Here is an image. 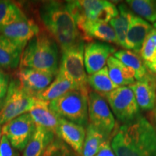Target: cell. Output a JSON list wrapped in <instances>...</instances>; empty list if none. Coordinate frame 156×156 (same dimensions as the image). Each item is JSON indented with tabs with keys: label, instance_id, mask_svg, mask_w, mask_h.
Instances as JSON below:
<instances>
[{
	"label": "cell",
	"instance_id": "obj_36",
	"mask_svg": "<svg viewBox=\"0 0 156 156\" xmlns=\"http://www.w3.org/2000/svg\"><path fill=\"white\" fill-rule=\"evenodd\" d=\"M2 126H0V142H1L2 139Z\"/></svg>",
	"mask_w": 156,
	"mask_h": 156
},
{
	"label": "cell",
	"instance_id": "obj_33",
	"mask_svg": "<svg viewBox=\"0 0 156 156\" xmlns=\"http://www.w3.org/2000/svg\"><path fill=\"white\" fill-rule=\"evenodd\" d=\"M95 156H116L112 147L110 146L108 140H107L103 144Z\"/></svg>",
	"mask_w": 156,
	"mask_h": 156
},
{
	"label": "cell",
	"instance_id": "obj_15",
	"mask_svg": "<svg viewBox=\"0 0 156 156\" xmlns=\"http://www.w3.org/2000/svg\"><path fill=\"white\" fill-rule=\"evenodd\" d=\"M86 129L83 126L60 119L56 136L61 139L77 156H80Z\"/></svg>",
	"mask_w": 156,
	"mask_h": 156
},
{
	"label": "cell",
	"instance_id": "obj_10",
	"mask_svg": "<svg viewBox=\"0 0 156 156\" xmlns=\"http://www.w3.org/2000/svg\"><path fill=\"white\" fill-rule=\"evenodd\" d=\"M35 124L28 113L7 122L2 127V134L7 136L10 144L19 151L24 149L36 130Z\"/></svg>",
	"mask_w": 156,
	"mask_h": 156
},
{
	"label": "cell",
	"instance_id": "obj_29",
	"mask_svg": "<svg viewBox=\"0 0 156 156\" xmlns=\"http://www.w3.org/2000/svg\"><path fill=\"white\" fill-rule=\"evenodd\" d=\"M42 156H77L61 139L55 137Z\"/></svg>",
	"mask_w": 156,
	"mask_h": 156
},
{
	"label": "cell",
	"instance_id": "obj_8",
	"mask_svg": "<svg viewBox=\"0 0 156 156\" xmlns=\"http://www.w3.org/2000/svg\"><path fill=\"white\" fill-rule=\"evenodd\" d=\"M105 98L117 119L123 124L132 122L140 115L133 91L129 87H117Z\"/></svg>",
	"mask_w": 156,
	"mask_h": 156
},
{
	"label": "cell",
	"instance_id": "obj_4",
	"mask_svg": "<svg viewBox=\"0 0 156 156\" xmlns=\"http://www.w3.org/2000/svg\"><path fill=\"white\" fill-rule=\"evenodd\" d=\"M88 93L80 90H72L51 101L49 107L57 116L84 127L88 125Z\"/></svg>",
	"mask_w": 156,
	"mask_h": 156
},
{
	"label": "cell",
	"instance_id": "obj_20",
	"mask_svg": "<svg viewBox=\"0 0 156 156\" xmlns=\"http://www.w3.org/2000/svg\"><path fill=\"white\" fill-rule=\"evenodd\" d=\"M24 48L0 35V67L5 69H16L20 64Z\"/></svg>",
	"mask_w": 156,
	"mask_h": 156
},
{
	"label": "cell",
	"instance_id": "obj_13",
	"mask_svg": "<svg viewBox=\"0 0 156 156\" xmlns=\"http://www.w3.org/2000/svg\"><path fill=\"white\" fill-rule=\"evenodd\" d=\"M17 75L22 86L35 97L49 86L55 77L51 74L30 67H20Z\"/></svg>",
	"mask_w": 156,
	"mask_h": 156
},
{
	"label": "cell",
	"instance_id": "obj_30",
	"mask_svg": "<svg viewBox=\"0 0 156 156\" xmlns=\"http://www.w3.org/2000/svg\"><path fill=\"white\" fill-rule=\"evenodd\" d=\"M140 53L141 58L145 63L156 62V45L154 44L149 36H147L144 41Z\"/></svg>",
	"mask_w": 156,
	"mask_h": 156
},
{
	"label": "cell",
	"instance_id": "obj_2",
	"mask_svg": "<svg viewBox=\"0 0 156 156\" xmlns=\"http://www.w3.org/2000/svg\"><path fill=\"white\" fill-rule=\"evenodd\" d=\"M40 17L62 51L83 40L84 37L65 4L56 1L44 3L40 9Z\"/></svg>",
	"mask_w": 156,
	"mask_h": 156
},
{
	"label": "cell",
	"instance_id": "obj_39",
	"mask_svg": "<svg viewBox=\"0 0 156 156\" xmlns=\"http://www.w3.org/2000/svg\"><path fill=\"white\" fill-rule=\"evenodd\" d=\"M155 120H156V116H155Z\"/></svg>",
	"mask_w": 156,
	"mask_h": 156
},
{
	"label": "cell",
	"instance_id": "obj_27",
	"mask_svg": "<svg viewBox=\"0 0 156 156\" xmlns=\"http://www.w3.org/2000/svg\"><path fill=\"white\" fill-rule=\"evenodd\" d=\"M26 19L22 9L16 4L0 0V29Z\"/></svg>",
	"mask_w": 156,
	"mask_h": 156
},
{
	"label": "cell",
	"instance_id": "obj_16",
	"mask_svg": "<svg viewBox=\"0 0 156 156\" xmlns=\"http://www.w3.org/2000/svg\"><path fill=\"white\" fill-rule=\"evenodd\" d=\"M153 26L142 17L133 15L131 17L126 38V49L139 53Z\"/></svg>",
	"mask_w": 156,
	"mask_h": 156
},
{
	"label": "cell",
	"instance_id": "obj_18",
	"mask_svg": "<svg viewBox=\"0 0 156 156\" xmlns=\"http://www.w3.org/2000/svg\"><path fill=\"white\" fill-rule=\"evenodd\" d=\"M77 25L83 37L89 39L95 38L108 44L114 43L118 44L114 29L106 23L85 20Z\"/></svg>",
	"mask_w": 156,
	"mask_h": 156
},
{
	"label": "cell",
	"instance_id": "obj_9",
	"mask_svg": "<svg viewBox=\"0 0 156 156\" xmlns=\"http://www.w3.org/2000/svg\"><path fill=\"white\" fill-rule=\"evenodd\" d=\"M90 124L108 140L115 127V119L104 98L92 91L87 95Z\"/></svg>",
	"mask_w": 156,
	"mask_h": 156
},
{
	"label": "cell",
	"instance_id": "obj_34",
	"mask_svg": "<svg viewBox=\"0 0 156 156\" xmlns=\"http://www.w3.org/2000/svg\"><path fill=\"white\" fill-rule=\"evenodd\" d=\"M147 69L151 71L152 74L156 76V62L154 63H145Z\"/></svg>",
	"mask_w": 156,
	"mask_h": 156
},
{
	"label": "cell",
	"instance_id": "obj_37",
	"mask_svg": "<svg viewBox=\"0 0 156 156\" xmlns=\"http://www.w3.org/2000/svg\"><path fill=\"white\" fill-rule=\"evenodd\" d=\"M153 26H154V28H155V29L156 30V21L155 23H154V25H153Z\"/></svg>",
	"mask_w": 156,
	"mask_h": 156
},
{
	"label": "cell",
	"instance_id": "obj_21",
	"mask_svg": "<svg viewBox=\"0 0 156 156\" xmlns=\"http://www.w3.org/2000/svg\"><path fill=\"white\" fill-rule=\"evenodd\" d=\"M55 137L54 132L36 126L34 134L23 151V156H42Z\"/></svg>",
	"mask_w": 156,
	"mask_h": 156
},
{
	"label": "cell",
	"instance_id": "obj_3",
	"mask_svg": "<svg viewBox=\"0 0 156 156\" xmlns=\"http://www.w3.org/2000/svg\"><path fill=\"white\" fill-rule=\"evenodd\" d=\"M21 67H30L56 76L58 72L57 43L44 32L33 38L23 50Z\"/></svg>",
	"mask_w": 156,
	"mask_h": 156
},
{
	"label": "cell",
	"instance_id": "obj_1",
	"mask_svg": "<svg viewBox=\"0 0 156 156\" xmlns=\"http://www.w3.org/2000/svg\"><path fill=\"white\" fill-rule=\"evenodd\" d=\"M112 148L116 156H156V130L140 115L123 124L115 134Z\"/></svg>",
	"mask_w": 156,
	"mask_h": 156
},
{
	"label": "cell",
	"instance_id": "obj_24",
	"mask_svg": "<svg viewBox=\"0 0 156 156\" xmlns=\"http://www.w3.org/2000/svg\"><path fill=\"white\" fill-rule=\"evenodd\" d=\"M114 57L134 72V79L140 80L148 73L145 62L138 54L130 50H120L114 53Z\"/></svg>",
	"mask_w": 156,
	"mask_h": 156
},
{
	"label": "cell",
	"instance_id": "obj_22",
	"mask_svg": "<svg viewBox=\"0 0 156 156\" xmlns=\"http://www.w3.org/2000/svg\"><path fill=\"white\" fill-rule=\"evenodd\" d=\"M108 75L113 83L119 87L131 85L134 80V72L120 60L111 56L107 60Z\"/></svg>",
	"mask_w": 156,
	"mask_h": 156
},
{
	"label": "cell",
	"instance_id": "obj_11",
	"mask_svg": "<svg viewBox=\"0 0 156 156\" xmlns=\"http://www.w3.org/2000/svg\"><path fill=\"white\" fill-rule=\"evenodd\" d=\"M116 48L108 43L90 41L85 45L84 62L86 73L93 75L103 69Z\"/></svg>",
	"mask_w": 156,
	"mask_h": 156
},
{
	"label": "cell",
	"instance_id": "obj_5",
	"mask_svg": "<svg viewBox=\"0 0 156 156\" xmlns=\"http://www.w3.org/2000/svg\"><path fill=\"white\" fill-rule=\"evenodd\" d=\"M65 5L77 25L85 20L108 24L119 15L116 6L106 0L67 1Z\"/></svg>",
	"mask_w": 156,
	"mask_h": 156
},
{
	"label": "cell",
	"instance_id": "obj_38",
	"mask_svg": "<svg viewBox=\"0 0 156 156\" xmlns=\"http://www.w3.org/2000/svg\"><path fill=\"white\" fill-rule=\"evenodd\" d=\"M155 116H156V102H155Z\"/></svg>",
	"mask_w": 156,
	"mask_h": 156
},
{
	"label": "cell",
	"instance_id": "obj_7",
	"mask_svg": "<svg viewBox=\"0 0 156 156\" xmlns=\"http://www.w3.org/2000/svg\"><path fill=\"white\" fill-rule=\"evenodd\" d=\"M84 48L85 44L82 40L62 50L58 71L67 75L75 84L78 90L87 93V76L84 62Z\"/></svg>",
	"mask_w": 156,
	"mask_h": 156
},
{
	"label": "cell",
	"instance_id": "obj_26",
	"mask_svg": "<svg viewBox=\"0 0 156 156\" xmlns=\"http://www.w3.org/2000/svg\"><path fill=\"white\" fill-rule=\"evenodd\" d=\"M107 140H108L100 131L92 124H88L80 156H95L103 144Z\"/></svg>",
	"mask_w": 156,
	"mask_h": 156
},
{
	"label": "cell",
	"instance_id": "obj_19",
	"mask_svg": "<svg viewBox=\"0 0 156 156\" xmlns=\"http://www.w3.org/2000/svg\"><path fill=\"white\" fill-rule=\"evenodd\" d=\"M75 89L78 90L73 81L64 73L58 71L49 86L37 95L36 98L50 103L51 101L62 96L69 90Z\"/></svg>",
	"mask_w": 156,
	"mask_h": 156
},
{
	"label": "cell",
	"instance_id": "obj_12",
	"mask_svg": "<svg viewBox=\"0 0 156 156\" xmlns=\"http://www.w3.org/2000/svg\"><path fill=\"white\" fill-rule=\"evenodd\" d=\"M133 91L140 108L144 111L153 110L156 102V76L149 73L140 80L129 86Z\"/></svg>",
	"mask_w": 156,
	"mask_h": 156
},
{
	"label": "cell",
	"instance_id": "obj_25",
	"mask_svg": "<svg viewBox=\"0 0 156 156\" xmlns=\"http://www.w3.org/2000/svg\"><path fill=\"white\" fill-rule=\"evenodd\" d=\"M87 85L94 90V92L105 97L119 86L113 83L108 75V67L105 66L103 69L93 75L87 76Z\"/></svg>",
	"mask_w": 156,
	"mask_h": 156
},
{
	"label": "cell",
	"instance_id": "obj_28",
	"mask_svg": "<svg viewBox=\"0 0 156 156\" xmlns=\"http://www.w3.org/2000/svg\"><path fill=\"white\" fill-rule=\"evenodd\" d=\"M126 2L142 19L153 23L156 21L155 0H128Z\"/></svg>",
	"mask_w": 156,
	"mask_h": 156
},
{
	"label": "cell",
	"instance_id": "obj_32",
	"mask_svg": "<svg viewBox=\"0 0 156 156\" xmlns=\"http://www.w3.org/2000/svg\"><path fill=\"white\" fill-rule=\"evenodd\" d=\"M9 85V77L2 69H0V99L5 98Z\"/></svg>",
	"mask_w": 156,
	"mask_h": 156
},
{
	"label": "cell",
	"instance_id": "obj_35",
	"mask_svg": "<svg viewBox=\"0 0 156 156\" xmlns=\"http://www.w3.org/2000/svg\"><path fill=\"white\" fill-rule=\"evenodd\" d=\"M4 102H5V99H4V100H2V99H0V112H1L2 109L4 106Z\"/></svg>",
	"mask_w": 156,
	"mask_h": 156
},
{
	"label": "cell",
	"instance_id": "obj_17",
	"mask_svg": "<svg viewBox=\"0 0 156 156\" xmlns=\"http://www.w3.org/2000/svg\"><path fill=\"white\" fill-rule=\"evenodd\" d=\"M28 114L36 126H42L49 131L56 132L60 119L49 107V103L37 98Z\"/></svg>",
	"mask_w": 156,
	"mask_h": 156
},
{
	"label": "cell",
	"instance_id": "obj_14",
	"mask_svg": "<svg viewBox=\"0 0 156 156\" xmlns=\"http://www.w3.org/2000/svg\"><path fill=\"white\" fill-rule=\"evenodd\" d=\"M40 32L38 25L32 20L27 18L0 29V35L25 48L28 43Z\"/></svg>",
	"mask_w": 156,
	"mask_h": 156
},
{
	"label": "cell",
	"instance_id": "obj_23",
	"mask_svg": "<svg viewBox=\"0 0 156 156\" xmlns=\"http://www.w3.org/2000/svg\"><path fill=\"white\" fill-rule=\"evenodd\" d=\"M118 10L119 15L112 19L109 23L116 34L118 44L126 48V35L129 26L130 20L134 13L124 4L119 5Z\"/></svg>",
	"mask_w": 156,
	"mask_h": 156
},
{
	"label": "cell",
	"instance_id": "obj_6",
	"mask_svg": "<svg viewBox=\"0 0 156 156\" xmlns=\"http://www.w3.org/2000/svg\"><path fill=\"white\" fill-rule=\"evenodd\" d=\"M36 100V98L22 86L18 79L12 80L9 83L4 106L0 112V126L28 113Z\"/></svg>",
	"mask_w": 156,
	"mask_h": 156
},
{
	"label": "cell",
	"instance_id": "obj_31",
	"mask_svg": "<svg viewBox=\"0 0 156 156\" xmlns=\"http://www.w3.org/2000/svg\"><path fill=\"white\" fill-rule=\"evenodd\" d=\"M14 147L12 146L7 136L2 134L0 142V156H19Z\"/></svg>",
	"mask_w": 156,
	"mask_h": 156
}]
</instances>
